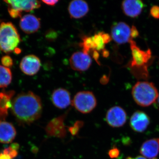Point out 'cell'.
<instances>
[{
    "instance_id": "1",
    "label": "cell",
    "mask_w": 159,
    "mask_h": 159,
    "mask_svg": "<svg viewBox=\"0 0 159 159\" xmlns=\"http://www.w3.org/2000/svg\"><path fill=\"white\" fill-rule=\"evenodd\" d=\"M40 98L33 92L18 95L12 101L11 111L18 122L29 125L39 119L42 113Z\"/></svg>"
},
{
    "instance_id": "2",
    "label": "cell",
    "mask_w": 159,
    "mask_h": 159,
    "mask_svg": "<svg viewBox=\"0 0 159 159\" xmlns=\"http://www.w3.org/2000/svg\"><path fill=\"white\" fill-rule=\"evenodd\" d=\"M132 95L137 104L147 107L155 102L158 97V92L152 83L139 81L134 86Z\"/></svg>"
},
{
    "instance_id": "3",
    "label": "cell",
    "mask_w": 159,
    "mask_h": 159,
    "mask_svg": "<svg viewBox=\"0 0 159 159\" xmlns=\"http://www.w3.org/2000/svg\"><path fill=\"white\" fill-rule=\"evenodd\" d=\"M20 42L19 34L12 23L0 25V49L6 53L16 51Z\"/></svg>"
},
{
    "instance_id": "4",
    "label": "cell",
    "mask_w": 159,
    "mask_h": 159,
    "mask_svg": "<svg viewBox=\"0 0 159 159\" xmlns=\"http://www.w3.org/2000/svg\"><path fill=\"white\" fill-rule=\"evenodd\" d=\"M131 49L132 58L129 66L134 71H142L143 73L147 72L146 65L151 57V51L150 49L144 51L141 50L132 39L129 41Z\"/></svg>"
},
{
    "instance_id": "5",
    "label": "cell",
    "mask_w": 159,
    "mask_h": 159,
    "mask_svg": "<svg viewBox=\"0 0 159 159\" xmlns=\"http://www.w3.org/2000/svg\"><path fill=\"white\" fill-rule=\"evenodd\" d=\"M97 103V99L93 93L86 91L77 93L72 101L73 106L83 114L91 112L96 108Z\"/></svg>"
},
{
    "instance_id": "6",
    "label": "cell",
    "mask_w": 159,
    "mask_h": 159,
    "mask_svg": "<svg viewBox=\"0 0 159 159\" xmlns=\"http://www.w3.org/2000/svg\"><path fill=\"white\" fill-rule=\"evenodd\" d=\"M5 2L8 4L9 14L14 18L21 17L23 11L28 12L38 9L41 6L40 2L34 0H8Z\"/></svg>"
},
{
    "instance_id": "7",
    "label": "cell",
    "mask_w": 159,
    "mask_h": 159,
    "mask_svg": "<svg viewBox=\"0 0 159 159\" xmlns=\"http://www.w3.org/2000/svg\"><path fill=\"white\" fill-rule=\"evenodd\" d=\"M131 29L123 22L114 23L111 28V37L115 42L119 44L129 42L131 39Z\"/></svg>"
},
{
    "instance_id": "8",
    "label": "cell",
    "mask_w": 159,
    "mask_h": 159,
    "mask_svg": "<svg viewBox=\"0 0 159 159\" xmlns=\"http://www.w3.org/2000/svg\"><path fill=\"white\" fill-rule=\"evenodd\" d=\"M106 120L110 126L114 128L122 127L127 120L126 112L122 107L114 106L107 112Z\"/></svg>"
},
{
    "instance_id": "9",
    "label": "cell",
    "mask_w": 159,
    "mask_h": 159,
    "mask_svg": "<svg viewBox=\"0 0 159 159\" xmlns=\"http://www.w3.org/2000/svg\"><path fill=\"white\" fill-rule=\"evenodd\" d=\"M92 63L90 56L83 51L75 52L72 54L70 59L71 68L79 72L87 70L91 66Z\"/></svg>"
},
{
    "instance_id": "10",
    "label": "cell",
    "mask_w": 159,
    "mask_h": 159,
    "mask_svg": "<svg viewBox=\"0 0 159 159\" xmlns=\"http://www.w3.org/2000/svg\"><path fill=\"white\" fill-rule=\"evenodd\" d=\"M41 66L39 58L35 55L31 54L23 57L20 63V68L24 74L32 76L39 72Z\"/></svg>"
},
{
    "instance_id": "11",
    "label": "cell",
    "mask_w": 159,
    "mask_h": 159,
    "mask_svg": "<svg viewBox=\"0 0 159 159\" xmlns=\"http://www.w3.org/2000/svg\"><path fill=\"white\" fill-rule=\"evenodd\" d=\"M149 124V117L144 112L140 111H136L134 113L129 121L131 128L139 133L145 131Z\"/></svg>"
},
{
    "instance_id": "12",
    "label": "cell",
    "mask_w": 159,
    "mask_h": 159,
    "mask_svg": "<svg viewBox=\"0 0 159 159\" xmlns=\"http://www.w3.org/2000/svg\"><path fill=\"white\" fill-rule=\"evenodd\" d=\"M51 100L54 106L57 108L65 109L71 104L70 94L66 89H56L52 93Z\"/></svg>"
},
{
    "instance_id": "13",
    "label": "cell",
    "mask_w": 159,
    "mask_h": 159,
    "mask_svg": "<svg viewBox=\"0 0 159 159\" xmlns=\"http://www.w3.org/2000/svg\"><path fill=\"white\" fill-rule=\"evenodd\" d=\"M20 26L25 33L31 34L36 32L40 28V20L34 15H25L21 18Z\"/></svg>"
},
{
    "instance_id": "14",
    "label": "cell",
    "mask_w": 159,
    "mask_h": 159,
    "mask_svg": "<svg viewBox=\"0 0 159 159\" xmlns=\"http://www.w3.org/2000/svg\"><path fill=\"white\" fill-rule=\"evenodd\" d=\"M68 10L71 18L80 19L84 17L88 13L89 6L83 0H74L70 2Z\"/></svg>"
},
{
    "instance_id": "15",
    "label": "cell",
    "mask_w": 159,
    "mask_h": 159,
    "mask_svg": "<svg viewBox=\"0 0 159 159\" xmlns=\"http://www.w3.org/2000/svg\"><path fill=\"white\" fill-rule=\"evenodd\" d=\"M144 7V3L140 0H126L122 3V9L124 14L131 17L139 16Z\"/></svg>"
},
{
    "instance_id": "16",
    "label": "cell",
    "mask_w": 159,
    "mask_h": 159,
    "mask_svg": "<svg viewBox=\"0 0 159 159\" xmlns=\"http://www.w3.org/2000/svg\"><path fill=\"white\" fill-rule=\"evenodd\" d=\"M140 152L146 159H155L159 152V139H151L145 141L142 144Z\"/></svg>"
},
{
    "instance_id": "17",
    "label": "cell",
    "mask_w": 159,
    "mask_h": 159,
    "mask_svg": "<svg viewBox=\"0 0 159 159\" xmlns=\"http://www.w3.org/2000/svg\"><path fill=\"white\" fill-rule=\"evenodd\" d=\"M64 117L63 116L55 118L49 122L46 128L49 135L58 138H63L66 135V129L63 123Z\"/></svg>"
},
{
    "instance_id": "18",
    "label": "cell",
    "mask_w": 159,
    "mask_h": 159,
    "mask_svg": "<svg viewBox=\"0 0 159 159\" xmlns=\"http://www.w3.org/2000/svg\"><path fill=\"white\" fill-rule=\"evenodd\" d=\"M16 135V130L12 124L6 121H0V143H10Z\"/></svg>"
},
{
    "instance_id": "19",
    "label": "cell",
    "mask_w": 159,
    "mask_h": 159,
    "mask_svg": "<svg viewBox=\"0 0 159 159\" xmlns=\"http://www.w3.org/2000/svg\"><path fill=\"white\" fill-rule=\"evenodd\" d=\"M14 92H4L0 93V121H5L8 111L12 107L11 99Z\"/></svg>"
},
{
    "instance_id": "20",
    "label": "cell",
    "mask_w": 159,
    "mask_h": 159,
    "mask_svg": "<svg viewBox=\"0 0 159 159\" xmlns=\"http://www.w3.org/2000/svg\"><path fill=\"white\" fill-rule=\"evenodd\" d=\"M12 74L9 68L0 66V88H5L11 83Z\"/></svg>"
},
{
    "instance_id": "21",
    "label": "cell",
    "mask_w": 159,
    "mask_h": 159,
    "mask_svg": "<svg viewBox=\"0 0 159 159\" xmlns=\"http://www.w3.org/2000/svg\"><path fill=\"white\" fill-rule=\"evenodd\" d=\"M19 145L13 143L0 152V159H14L18 154Z\"/></svg>"
},
{
    "instance_id": "22",
    "label": "cell",
    "mask_w": 159,
    "mask_h": 159,
    "mask_svg": "<svg viewBox=\"0 0 159 159\" xmlns=\"http://www.w3.org/2000/svg\"><path fill=\"white\" fill-rule=\"evenodd\" d=\"M93 36L96 45V51H99L104 50L106 44L102 37V31L95 34Z\"/></svg>"
},
{
    "instance_id": "23",
    "label": "cell",
    "mask_w": 159,
    "mask_h": 159,
    "mask_svg": "<svg viewBox=\"0 0 159 159\" xmlns=\"http://www.w3.org/2000/svg\"><path fill=\"white\" fill-rule=\"evenodd\" d=\"M1 61L4 66L9 68L13 65L12 59L10 56H8V55L3 56L1 59Z\"/></svg>"
},
{
    "instance_id": "24",
    "label": "cell",
    "mask_w": 159,
    "mask_h": 159,
    "mask_svg": "<svg viewBox=\"0 0 159 159\" xmlns=\"http://www.w3.org/2000/svg\"><path fill=\"white\" fill-rule=\"evenodd\" d=\"M83 125V123L81 121H77L73 127L69 128V131L73 135H75L78 132L79 129Z\"/></svg>"
},
{
    "instance_id": "25",
    "label": "cell",
    "mask_w": 159,
    "mask_h": 159,
    "mask_svg": "<svg viewBox=\"0 0 159 159\" xmlns=\"http://www.w3.org/2000/svg\"><path fill=\"white\" fill-rule=\"evenodd\" d=\"M151 15L155 19H159V6H154L151 8Z\"/></svg>"
},
{
    "instance_id": "26",
    "label": "cell",
    "mask_w": 159,
    "mask_h": 159,
    "mask_svg": "<svg viewBox=\"0 0 159 159\" xmlns=\"http://www.w3.org/2000/svg\"><path fill=\"white\" fill-rule=\"evenodd\" d=\"M119 154L120 152L116 148H111L108 152V155L112 159L116 158L119 156Z\"/></svg>"
},
{
    "instance_id": "27",
    "label": "cell",
    "mask_w": 159,
    "mask_h": 159,
    "mask_svg": "<svg viewBox=\"0 0 159 159\" xmlns=\"http://www.w3.org/2000/svg\"><path fill=\"white\" fill-rule=\"evenodd\" d=\"M139 35V32L137 29L136 27L135 26H132L131 28L130 37L131 39L134 38H136L138 37Z\"/></svg>"
},
{
    "instance_id": "28",
    "label": "cell",
    "mask_w": 159,
    "mask_h": 159,
    "mask_svg": "<svg viewBox=\"0 0 159 159\" xmlns=\"http://www.w3.org/2000/svg\"><path fill=\"white\" fill-rule=\"evenodd\" d=\"M42 2L46 5H48V6H53L57 4L58 1H57H57H56V0H53V1H46V0H45V1H42Z\"/></svg>"
},
{
    "instance_id": "29",
    "label": "cell",
    "mask_w": 159,
    "mask_h": 159,
    "mask_svg": "<svg viewBox=\"0 0 159 159\" xmlns=\"http://www.w3.org/2000/svg\"><path fill=\"white\" fill-rule=\"evenodd\" d=\"M99 53L98 51H96V50L93 51V57L95 60L97 61V62L98 63H99L98 59H99Z\"/></svg>"
},
{
    "instance_id": "30",
    "label": "cell",
    "mask_w": 159,
    "mask_h": 159,
    "mask_svg": "<svg viewBox=\"0 0 159 159\" xmlns=\"http://www.w3.org/2000/svg\"><path fill=\"white\" fill-rule=\"evenodd\" d=\"M125 159H147L146 158L144 157L143 156H138L135 157H129Z\"/></svg>"
},
{
    "instance_id": "31",
    "label": "cell",
    "mask_w": 159,
    "mask_h": 159,
    "mask_svg": "<svg viewBox=\"0 0 159 159\" xmlns=\"http://www.w3.org/2000/svg\"><path fill=\"white\" fill-rule=\"evenodd\" d=\"M103 56H104V57H107V56H108L109 55V52L108 51H104V50H103Z\"/></svg>"
},
{
    "instance_id": "32",
    "label": "cell",
    "mask_w": 159,
    "mask_h": 159,
    "mask_svg": "<svg viewBox=\"0 0 159 159\" xmlns=\"http://www.w3.org/2000/svg\"><path fill=\"white\" fill-rule=\"evenodd\" d=\"M157 100H158V103H159V95H158V97Z\"/></svg>"
}]
</instances>
